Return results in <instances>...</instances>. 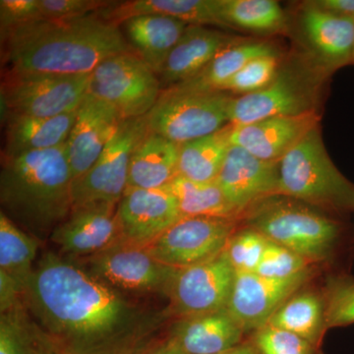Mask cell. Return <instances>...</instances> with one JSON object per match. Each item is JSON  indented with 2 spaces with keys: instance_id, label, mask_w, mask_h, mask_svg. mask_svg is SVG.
<instances>
[{
  "instance_id": "cell-37",
  "label": "cell",
  "mask_w": 354,
  "mask_h": 354,
  "mask_svg": "<svg viewBox=\"0 0 354 354\" xmlns=\"http://www.w3.org/2000/svg\"><path fill=\"white\" fill-rule=\"evenodd\" d=\"M251 344L260 354H315L317 348L299 335L271 325L254 332Z\"/></svg>"
},
{
  "instance_id": "cell-28",
  "label": "cell",
  "mask_w": 354,
  "mask_h": 354,
  "mask_svg": "<svg viewBox=\"0 0 354 354\" xmlns=\"http://www.w3.org/2000/svg\"><path fill=\"white\" fill-rule=\"evenodd\" d=\"M234 129L230 122L215 133L179 144L178 176L197 183L216 181L232 146Z\"/></svg>"
},
{
  "instance_id": "cell-39",
  "label": "cell",
  "mask_w": 354,
  "mask_h": 354,
  "mask_svg": "<svg viewBox=\"0 0 354 354\" xmlns=\"http://www.w3.org/2000/svg\"><path fill=\"white\" fill-rule=\"evenodd\" d=\"M118 1L109 0H39L43 19L70 20L101 12Z\"/></svg>"
},
{
  "instance_id": "cell-7",
  "label": "cell",
  "mask_w": 354,
  "mask_h": 354,
  "mask_svg": "<svg viewBox=\"0 0 354 354\" xmlns=\"http://www.w3.org/2000/svg\"><path fill=\"white\" fill-rule=\"evenodd\" d=\"M234 97L221 91L162 88L146 115L149 130L177 144L202 138L230 123L228 106Z\"/></svg>"
},
{
  "instance_id": "cell-29",
  "label": "cell",
  "mask_w": 354,
  "mask_h": 354,
  "mask_svg": "<svg viewBox=\"0 0 354 354\" xmlns=\"http://www.w3.org/2000/svg\"><path fill=\"white\" fill-rule=\"evenodd\" d=\"M304 288L286 300L267 325L299 335L317 348L328 329L325 297Z\"/></svg>"
},
{
  "instance_id": "cell-34",
  "label": "cell",
  "mask_w": 354,
  "mask_h": 354,
  "mask_svg": "<svg viewBox=\"0 0 354 354\" xmlns=\"http://www.w3.org/2000/svg\"><path fill=\"white\" fill-rule=\"evenodd\" d=\"M281 55H274L251 60L223 86L221 92L230 93L235 97L259 92L272 82L281 66Z\"/></svg>"
},
{
  "instance_id": "cell-25",
  "label": "cell",
  "mask_w": 354,
  "mask_h": 354,
  "mask_svg": "<svg viewBox=\"0 0 354 354\" xmlns=\"http://www.w3.org/2000/svg\"><path fill=\"white\" fill-rule=\"evenodd\" d=\"M116 24L134 16L162 15L174 18L187 25L213 26L228 29L221 19L218 0H134L116 2L100 12Z\"/></svg>"
},
{
  "instance_id": "cell-8",
  "label": "cell",
  "mask_w": 354,
  "mask_h": 354,
  "mask_svg": "<svg viewBox=\"0 0 354 354\" xmlns=\"http://www.w3.org/2000/svg\"><path fill=\"white\" fill-rule=\"evenodd\" d=\"M90 76L3 71L2 122L9 113L55 118L74 113L88 94Z\"/></svg>"
},
{
  "instance_id": "cell-31",
  "label": "cell",
  "mask_w": 354,
  "mask_h": 354,
  "mask_svg": "<svg viewBox=\"0 0 354 354\" xmlns=\"http://www.w3.org/2000/svg\"><path fill=\"white\" fill-rule=\"evenodd\" d=\"M24 301L0 316V354H60Z\"/></svg>"
},
{
  "instance_id": "cell-13",
  "label": "cell",
  "mask_w": 354,
  "mask_h": 354,
  "mask_svg": "<svg viewBox=\"0 0 354 354\" xmlns=\"http://www.w3.org/2000/svg\"><path fill=\"white\" fill-rule=\"evenodd\" d=\"M234 274L223 253L208 262L177 269L165 291L172 315L181 318L225 310Z\"/></svg>"
},
{
  "instance_id": "cell-43",
  "label": "cell",
  "mask_w": 354,
  "mask_h": 354,
  "mask_svg": "<svg viewBox=\"0 0 354 354\" xmlns=\"http://www.w3.org/2000/svg\"><path fill=\"white\" fill-rule=\"evenodd\" d=\"M147 354H184L178 348H176L174 344L167 341L164 346H158V348L153 349L151 353Z\"/></svg>"
},
{
  "instance_id": "cell-44",
  "label": "cell",
  "mask_w": 354,
  "mask_h": 354,
  "mask_svg": "<svg viewBox=\"0 0 354 354\" xmlns=\"http://www.w3.org/2000/svg\"><path fill=\"white\" fill-rule=\"evenodd\" d=\"M220 354H260L256 351L255 348L252 346V344H239V346H235V348L232 349H228V351H225V353H221Z\"/></svg>"
},
{
  "instance_id": "cell-42",
  "label": "cell",
  "mask_w": 354,
  "mask_h": 354,
  "mask_svg": "<svg viewBox=\"0 0 354 354\" xmlns=\"http://www.w3.org/2000/svg\"><path fill=\"white\" fill-rule=\"evenodd\" d=\"M304 3L337 17L354 21V0H311Z\"/></svg>"
},
{
  "instance_id": "cell-11",
  "label": "cell",
  "mask_w": 354,
  "mask_h": 354,
  "mask_svg": "<svg viewBox=\"0 0 354 354\" xmlns=\"http://www.w3.org/2000/svg\"><path fill=\"white\" fill-rule=\"evenodd\" d=\"M241 227L239 218L183 216L146 248L158 262L184 269L220 256Z\"/></svg>"
},
{
  "instance_id": "cell-26",
  "label": "cell",
  "mask_w": 354,
  "mask_h": 354,
  "mask_svg": "<svg viewBox=\"0 0 354 354\" xmlns=\"http://www.w3.org/2000/svg\"><path fill=\"white\" fill-rule=\"evenodd\" d=\"M179 144L149 132L133 153L127 188H165L178 176Z\"/></svg>"
},
{
  "instance_id": "cell-10",
  "label": "cell",
  "mask_w": 354,
  "mask_h": 354,
  "mask_svg": "<svg viewBox=\"0 0 354 354\" xmlns=\"http://www.w3.org/2000/svg\"><path fill=\"white\" fill-rule=\"evenodd\" d=\"M149 132L146 116L121 122L97 162L73 181V208L100 203L118 205L127 190L133 153Z\"/></svg>"
},
{
  "instance_id": "cell-4",
  "label": "cell",
  "mask_w": 354,
  "mask_h": 354,
  "mask_svg": "<svg viewBox=\"0 0 354 354\" xmlns=\"http://www.w3.org/2000/svg\"><path fill=\"white\" fill-rule=\"evenodd\" d=\"M241 221L243 227L252 228L312 265L332 257L342 234L341 223L330 214L281 194L249 207Z\"/></svg>"
},
{
  "instance_id": "cell-41",
  "label": "cell",
  "mask_w": 354,
  "mask_h": 354,
  "mask_svg": "<svg viewBox=\"0 0 354 354\" xmlns=\"http://www.w3.org/2000/svg\"><path fill=\"white\" fill-rule=\"evenodd\" d=\"M24 286L17 279L0 271V311L6 312L23 301Z\"/></svg>"
},
{
  "instance_id": "cell-46",
  "label": "cell",
  "mask_w": 354,
  "mask_h": 354,
  "mask_svg": "<svg viewBox=\"0 0 354 354\" xmlns=\"http://www.w3.org/2000/svg\"><path fill=\"white\" fill-rule=\"evenodd\" d=\"M60 354H67V353H60Z\"/></svg>"
},
{
  "instance_id": "cell-18",
  "label": "cell",
  "mask_w": 354,
  "mask_h": 354,
  "mask_svg": "<svg viewBox=\"0 0 354 354\" xmlns=\"http://www.w3.org/2000/svg\"><path fill=\"white\" fill-rule=\"evenodd\" d=\"M123 120L108 102L88 93L86 95L65 144L73 181L97 162Z\"/></svg>"
},
{
  "instance_id": "cell-16",
  "label": "cell",
  "mask_w": 354,
  "mask_h": 354,
  "mask_svg": "<svg viewBox=\"0 0 354 354\" xmlns=\"http://www.w3.org/2000/svg\"><path fill=\"white\" fill-rule=\"evenodd\" d=\"M118 205H84L72 209L68 218L51 234L50 241L62 255L91 257L122 242Z\"/></svg>"
},
{
  "instance_id": "cell-45",
  "label": "cell",
  "mask_w": 354,
  "mask_h": 354,
  "mask_svg": "<svg viewBox=\"0 0 354 354\" xmlns=\"http://www.w3.org/2000/svg\"><path fill=\"white\" fill-rule=\"evenodd\" d=\"M353 64H354V48H353Z\"/></svg>"
},
{
  "instance_id": "cell-35",
  "label": "cell",
  "mask_w": 354,
  "mask_h": 354,
  "mask_svg": "<svg viewBox=\"0 0 354 354\" xmlns=\"http://www.w3.org/2000/svg\"><path fill=\"white\" fill-rule=\"evenodd\" d=\"M268 241L259 232L241 225L232 235L223 253L235 272H254L260 264Z\"/></svg>"
},
{
  "instance_id": "cell-6",
  "label": "cell",
  "mask_w": 354,
  "mask_h": 354,
  "mask_svg": "<svg viewBox=\"0 0 354 354\" xmlns=\"http://www.w3.org/2000/svg\"><path fill=\"white\" fill-rule=\"evenodd\" d=\"M279 194L328 214L354 211V183L339 171L314 128L279 162Z\"/></svg>"
},
{
  "instance_id": "cell-19",
  "label": "cell",
  "mask_w": 354,
  "mask_h": 354,
  "mask_svg": "<svg viewBox=\"0 0 354 354\" xmlns=\"http://www.w3.org/2000/svg\"><path fill=\"white\" fill-rule=\"evenodd\" d=\"M298 28L304 44L302 50L330 75L353 64V20L324 12L302 2Z\"/></svg>"
},
{
  "instance_id": "cell-9",
  "label": "cell",
  "mask_w": 354,
  "mask_h": 354,
  "mask_svg": "<svg viewBox=\"0 0 354 354\" xmlns=\"http://www.w3.org/2000/svg\"><path fill=\"white\" fill-rule=\"evenodd\" d=\"M162 84L134 50L113 55L91 73L88 94L108 102L123 120L143 118L153 108Z\"/></svg>"
},
{
  "instance_id": "cell-14",
  "label": "cell",
  "mask_w": 354,
  "mask_h": 354,
  "mask_svg": "<svg viewBox=\"0 0 354 354\" xmlns=\"http://www.w3.org/2000/svg\"><path fill=\"white\" fill-rule=\"evenodd\" d=\"M313 268L286 279H271L256 272H235L227 311L243 332H256L291 295L304 288Z\"/></svg>"
},
{
  "instance_id": "cell-36",
  "label": "cell",
  "mask_w": 354,
  "mask_h": 354,
  "mask_svg": "<svg viewBox=\"0 0 354 354\" xmlns=\"http://www.w3.org/2000/svg\"><path fill=\"white\" fill-rule=\"evenodd\" d=\"M327 326L344 327L354 324V279L346 274L328 279L324 291Z\"/></svg>"
},
{
  "instance_id": "cell-22",
  "label": "cell",
  "mask_w": 354,
  "mask_h": 354,
  "mask_svg": "<svg viewBox=\"0 0 354 354\" xmlns=\"http://www.w3.org/2000/svg\"><path fill=\"white\" fill-rule=\"evenodd\" d=\"M244 334L225 309L177 318L169 341L184 354H220L241 344Z\"/></svg>"
},
{
  "instance_id": "cell-38",
  "label": "cell",
  "mask_w": 354,
  "mask_h": 354,
  "mask_svg": "<svg viewBox=\"0 0 354 354\" xmlns=\"http://www.w3.org/2000/svg\"><path fill=\"white\" fill-rule=\"evenodd\" d=\"M312 267L308 261L286 247L268 241L262 259L254 272L271 279H286Z\"/></svg>"
},
{
  "instance_id": "cell-20",
  "label": "cell",
  "mask_w": 354,
  "mask_h": 354,
  "mask_svg": "<svg viewBox=\"0 0 354 354\" xmlns=\"http://www.w3.org/2000/svg\"><path fill=\"white\" fill-rule=\"evenodd\" d=\"M320 111L299 115H279L234 124L232 144L268 162H279L314 128L320 127Z\"/></svg>"
},
{
  "instance_id": "cell-3",
  "label": "cell",
  "mask_w": 354,
  "mask_h": 354,
  "mask_svg": "<svg viewBox=\"0 0 354 354\" xmlns=\"http://www.w3.org/2000/svg\"><path fill=\"white\" fill-rule=\"evenodd\" d=\"M1 212L39 241L50 239L73 209L71 169L64 146L2 157Z\"/></svg>"
},
{
  "instance_id": "cell-23",
  "label": "cell",
  "mask_w": 354,
  "mask_h": 354,
  "mask_svg": "<svg viewBox=\"0 0 354 354\" xmlns=\"http://www.w3.org/2000/svg\"><path fill=\"white\" fill-rule=\"evenodd\" d=\"M76 111L55 118L9 113L3 121L2 157H15L64 146L75 121Z\"/></svg>"
},
{
  "instance_id": "cell-21",
  "label": "cell",
  "mask_w": 354,
  "mask_h": 354,
  "mask_svg": "<svg viewBox=\"0 0 354 354\" xmlns=\"http://www.w3.org/2000/svg\"><path fill=\"white\" fill-rule=\"evenodd\" d=\"M239 38L206 26L188 25L158 75L162 88L194 78L223 48Z\"/></svg>"
},
{
  "instance_id": "cell-32",
  "label": "cell",
  "mask_w": 354,
  "mask_h": 354,
  "mask_svg": "<svg viewBox=\"0 0 354 354\" xmlns=\"http://www.w3.org/2000/svg\"><path fill=\"white\" fill-rule=\"evenodd\" d=\"M174 193L183 216L239 218L216 181L197 183L177 176L167 186Z\"/></svg>"
},
{
  "instance_id": "cell-2",
  "label": "cell",
  "mask_w": 354,
  "mask_h": 354,
  "mask_svg": "<svg viewBox=\"0 0 354 354\" xmlns=\"http://www.w3.org/2000/svg\"><path fill=\"white\" fill-rule=\"evenodd\" d=\"M120 27L100 12L32 21L1 36L3 71L88 75L108 58L133 50Z\"/></svg>"
},
{
  "instance_id": "cell-24",
  "label": "cell",
  "mask_w": 354,
  "mask_h": 354,
  "mask_svg": "<svg viewBox=\"0 0 354 354\" xmlns=\"http://www.w3.org/2000/svg\"><path fill=\"white\" fill-rule=\"evenodd\" d=\"M120 26L132 50L158 76L188 25L167 16L140 15Z\"/></svg>"
},
{
  "instance_id": "cell-12",
  "label": "cell",
  "mask_w": 354,
  "mask_h": 354,
  "mask_svg": "<svg viewBox=\"0 0 354 354\" xmlns=\"http://www.w3.org/2000/svg\"><path fill=\"white\" fill-rule=\"evenodd\" d=\"M83 267L95 278L122 292L165 293L177 271L156 260L146 247L123 241L86 258Z\"/></svg>"
},
{
  "instance_id": "cell-5",
  "label": "cell",
  "mask_w": 354,
  "mask_h": 354,
  "mask_svg": "<svg viewBox=\"0 0 354 354\" xmlns=\"http://www.w3.org/2000/svg\"><path fill=\"white\" fill-rule=\"evenodd\" d=\"M330 76L304 50L295 51L281 59L276 76L267 87L232 97L228 120L242 125L272 116L319 111L324 86Z\"/></svg>"
},
{
  "instance_id": "cell-1",
  "label": "cell",
  "mask_w": 354,
  "mask_h": 354,
  "mask_svg": "<svg viewBox=\"0 0 354 354\" xmlns=\"http://www.w3.org/2000/svg\"><path fill=\"white\" fill-rule=\"evenodd\" d=\"M39 327L67 354H141L172 315L125 297L75 261L41 256L23 293Z\"/></svg>"
},
{
  "instance_id": "cell-40",
  "label": "cell",
  "mask_w": 354,
  "mask_h": 354,
  "mask_svg": "<svg viewBox=\"0 0 354 354\" xmlns=\"http://www.w3.org/2000/svg\"><path fill=\"white\" fill-rule=\"evenodd\" d=\"M43 19L39 0H1L0 32L1 36L32 21Z\"/></svg>"
},
{
  "instance_id": "cell-33",
  "label": "cell",
  "mask_w": 354,
  "mask_h": 354,
  "mask_svg": "<svg viewBox=\"0 0 354 354\" xmlns=\"http://www.w3.org/2000/svg\"><path fill=\"white\" fill-rule=\"evenodd\" d=\"M39 241L0 212V271L26 286L34 270Z\"/></svg>"
},
{
  "instance_id": "cell-30",
  "label": "cell",
  "mask_w": 354,
  "mask_h": 354,
  "mask_svg": "<svg viewBox=\"0 0 354 354\" xmlns=\"http://www.w3.org/2000/svg\"><path fill=\"white\" fill-rule=\"evenodd\" d=\"M221 19L228 29H239L253 34H285L290 20L274 0H218Z\"/></svg>"
},
{
  "instance_id": "cell-15",
  "label": "cell",
  "mask_w": 354,
  "mask_h": 354,
  "mask_svg": "<svg viewBox=\"0 0 354 354\" xmlns=\"http://www.w3.org/2000/svg\"><path fill=\"white\" fill-rule=\"evenodd\" d=\"M125 243L146 247L183 218L178 202L167 187L127 188L116 209Z\"/></svg>"
},
{
  "instance_id": "cell-27",
  "label": "cell",
  "mask_w": 354,
  "mask_h": 354,
  "mask_svg": "<svg viewBox=\"0 0 354 354\" xmlns=\"http://www.w3.org/2000/svg\"><path fill=\"white\" fill-rule=\"evenodd\" d=\"M274 55H279V53L270 41L239 37L223 48L194 78L176 86L191 90L221 91L223 86L251 60Z\"/></svg>"
},
{
  "instance_id": "cell-17",
  "label": "cell",
  "mask_w": 354,
  "mask_h": 354,
  "mask_svg": "<svg viewBox=\"0 0 354 354\" xmlns=\"http://www.w3.org/2000/svg\"><path fill=\"white\" fill-rule=\"evenodd\" d=\"M216 181L241 218L255 203L279 194V162L261 160L232 144Z\"/></svg>"
}]
</instances>
